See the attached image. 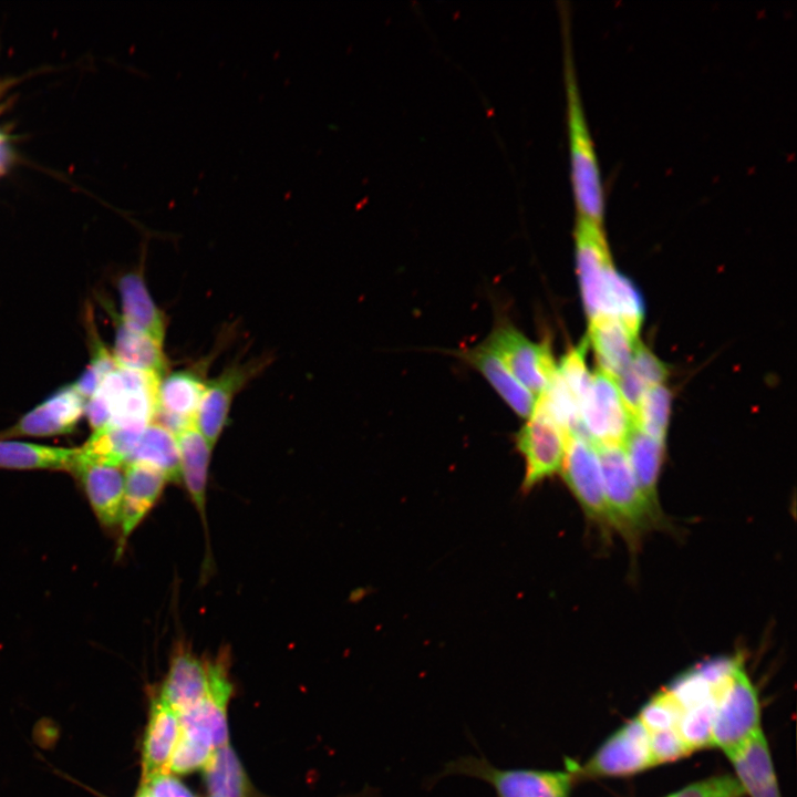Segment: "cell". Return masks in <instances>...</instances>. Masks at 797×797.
I'll list each match as a JSON object with an SVG mask.
<instances>
[{
	"mask_svg": "<svg viewBox=\"0 0 797 797\" xmlns=\"http://www.w3.org/2000/svg\"><path fill=\"white\" fill-rule=\"evenodd\" d=\"M208 690V667L186 649L173 656L159 697L178 714L199 703Z\"/></svg>",
	"mask_w": 797,
	"mask_h": 797,
	"instance_id": "23",
	"label": "cell"
},
{
	"mask_svg": "<svg viewBox=\"0 0 797 797\" xmlns=\"http://www.w3.org/2000/svg\"><path fill=\"white\" fill-rule=\"evenodd\" d=\"M600 315L618 319L638 338L644 318L642 296L629 279L613 268L612 263L604 273Z\"/></svg>",
	"mask_w": 797,
	"mask_h": 797,
	"instance_id": "28",
	"label": "cell"
},
{
	"mask_svg": "<svg viewBox=\"0 0 797 797\" xmlns=\"http://www.w3.org/2000/svg\"><path fill=\"white\" fill-rule=\"evenodd\" d=\"M628 370L645 390L660 385L667 376L666 365L642 343H636Z\"/></svg>",
	"mask_w": 797,
	"mask_h": 797,
	"instance_id": "38",
	"label": "cell"
},
{
	"mask_svg": "<svg viewBox=\"0 0 797 797\" xmlns=\"http://www.w3.org/2000/svg\"><path fill=\"white\" fill-rule=\"evenodd\" d=\"M87 319L91 360L82 375L72 384L85 401L94 394L105 376L117 366L112 353L105 348L95 330V325L91 322L92 315H90V312Z\"/></svg>",
	"mask_w": 797,
	"mask_h": 797,
	"instance_id": "32",
	"label": "cell"
},
{
	"mask_svg": "<svg viewBox=\"0 0 797 797\" xmlns=\"http://www.w3.org/2000/svg\"><path fill=\"white\" fill-rule=\"evenodd\" d=\"M442 774L484 780L496 797H568L573 778L569 772L498 768L474 756L448 763Z\"/></svg>",
	"mask_w": 797,
	"mask_h": 797,
	"instance_id": "3",
	"label": "cell"
},
{
	"mask_svg": "<svg viewBox=\"0 0 797 797\" xmlns=\"http://www.w3.org/2000/svg\"><path fill=\"white\" fill-rule=\"evenodd\" d=\"M206 384L204 370L197 366L165 373L157 386V413L154 421L175 436L195 426Z\"/></svg>",
	"mask_w": 797,
	"mask_h": 797,
	"instance_id": "11",
	"label": "cell"
},
{
	"mask_svg": "<svg viewBox=\"0 0 797 797\" xmlns=\"http://www.w3.org/2000/svg\"><path fill=\"white\" fill-rule=\"evenodd\" d=\"M683 710L672 695L665 690L650 700L638 718L649 733L676 728Z\"/></svg>",
	"mask_w": 797,
	"mask_h": 797,
	"instance_id": "37",
	"label": "cell"
},
{
	"mask_svg": "<svg viewBox=\"0 0 797 797\" xmlns=\"http://www.w3.org/2000/svg\"><path fill=\"white\" fill-rule=\"evenodd\" d=\"M176 439L180 456L182 479L200 516L208 544L206 496L213 447L196 426L186 428L176 436Z\"/></svg>",
	"mask_w": 797,
	"mask_h": 797,
	"instance_id": "25",
	"label": "cell"
},
{
	"mask_svg": "<svg viewBox=\"0 0 797 797\" xmlns=\"http://www.w3.org/2000/svg\"><path fill=\"white\" fill-rule=\"evenodd\" d=\"M577 273L589 320L600 315L604 273L612 263L602 225L577 216L575 228Z\"/></svg>",
	"mask_w": 797,
	"mask_h": 797,
	"instance_id": "12",
	"label": "cell"
},
{
	"mask_svg": "<svg viewBox=\"0 0 797 797\" xmlns=\"http://www.w3.org/2000/svg\"><path fill=\"white\" fill-rule=\"evenodd\" d=\"M565 82L570 178L577 216L602 225L604 192L593 141L580 99L571 55L568 28L565 24Z\"/></svg>",
	"mask_w": 797,
	"mask_h": 797,
	"instance_id": "1",
	"label": "cell"
},
{
	"mask_svg": "<svg viewBox=\"0 0 797 797\" xmlns=\"http://www.w3.org/2000/svg\"><path fill=\"white\" fill-rule=\"evenodd\" d=\"M745 791L737 778L724 775L692 784L669 797H742Z\"/></svg>",
	"mask_w": 797,
	"mask_h": 797,
	"instance_id": "39",
	"label": "cell"
},
{
	"mask_svg": "<svg viewBox=\"0 0 797 797\" xmlns=\"http://www.w3.org/2000/svg\"><path fill=\"white\" fill-rule=\"evenodd\" d=\"M208 743L180 731L167 773L187 774L204 768L214 752Z\"/></svg>",
	"mask_w": 797,
	"mask_h": 797,
	"instance_id": "36",
	"label": "cell"
},
{
	"mask_svg": "<svg viewBox=\"0 0 797 797\" xmlns=\"http://www.w3.org/2000/svg\"><path fill=\"white\" fill-rule=\"evenodd\" d=\"M653 765L672 762L691 753L676 728L650 733Z\"/></svg>",
	"mask_w": 797,
	"mask_h": 797,
	"instance_id": "40",
	"label": "cell"
},
{
	"mask_svg": "<svg viewBox=\"0 0 797 797\" xmlns=\"http://www.w3.org/2000/svg\"><path fill=\"white\" fill-rule=\"evenodd\" d=\"M130 462L156 468L168 482L176 483L182 479L176 436L155 421L145 427Z\"/></svg>",
	"mask_w": 797,
	"mask_h": 797,
	"instance_id": "29",
	"label": "cell"
},
{
	"mask_svg": "<svg viewBox=\"0 0 797 797\" xmlns=\"http://www.w3.org/2000/svg\"><path fill=\"white\" fill-rule=\"evenodd\" d=\"M745 794L780 797L769 749L762 729L728 755Z\"/></svg>",
	"mask_w": 797,
	"mask_h": 797,
	"instance_id": "24",
	"label": "cell"
},
{
	"mask_svg": "<svg viewBox=\"0 0 797 797\" xmlns=\"http://www.w3.org/2000/svg\"><path fill=\"white\" fill-rule=\"evenodd\" d=\"M653 766L650 733L636 717L613 734L583 768L589 775H628Z\"/></svg>",
	"mask_w": 797,
	"mask_h": 797,
	"instance_id": "14",
	"label": "cell"
},
{
	"mask_svg": "<svg viewBox=\"0 0 797 797\" xmlns=\"http://www.w3.org/2000/svg\"><path fill=\"white\" fill-rule=\"evenodd\" d=\"M121 318L131 327L163 344L167 320L152 298L141 271L123 275L117 281Z\"/></svg>",
	"mask_w": 797,
	"mask_h": 797,
	"instance_id": "22",
	"label": "cell"
},
{
	"mask_svg": "<svg viewBox=\"0 0 797 797\" xmlns=\"http://www.w3.org/2000/svg\"><path fill=\"white\" fill-rule=\"evenodd\" d=\"M77 447H58L0 439V468L14 470L72 469Z\"/></svg>",
	"mask_w": 797,
	"mask_h": 797,
	"instance_id": "26",
	"label": "cell"
},
{
	"mask_svg": "<svg viewBox=\"0 0 797 797\" xmlns=\"http://www.w3.org/2000/svg\"><path fill=\"white\" fill-rule=\"evenodd\" d=\"M759 729L758 697L739 662L717 695L712 745L728 756Z\"/></svg>",
	"mask_w": 797,
	"mask_h": 797,
	"instance_id": "5",
	"label": "cell"
},
{
	"mask_svg": "<svg viewBox=\"0 0 797 797\" xmlns=\"http://www.w3.org/2000/svg\"><path fill=\"white\" fill-rule=\"evenodd\" d=\"M85 402L72 384L68 385L24 414L11 427L0 432V439L52 437L71 433L84 414Z\"/></svg>",
	"mask_w": 797,
	"mask_h": 797,
	"instance_id": "15",
	"label": "cell"
},
{
	"mask_svg": "<svg viewBox=\"0 0 797 797\" xmlns=\"http://www.w3.org/2000/svg\"><path fill=\"white\" fill-rule=\"evenodd\" d=\"M124 470L125 485L118 526L121 532L117 557L123 553L130 536L156 505L168 483L163 473L143 463L130 462Z\"/></svg>",
	"mask_w": 797,
	"mask_h": 797,
	"instance_id": "17",
	"label": "cell"
},
{
	"mask_svg": "<svg viewBox=\"0 0 797 797\" xmlns=\"http://www.w3.org/2000/svg\"><path fill=\"white\" fill-rule=\"evenodd\" d=\"M587 340L592 344L600 371L614 381L630 366L638 343V338L609 315L590 319Z\"/></svg>",
	"mask_w": 797,
	"mask_h": 797,
	"instance_id": "19",
	"label": "cell"
},
{
	"mask_svg": "<svg viewBox=\"0 0 797 797\" xmlns=\"http://www.w3.org/2000/svg\"><path fill=\"white\" fill-rule=\"evenodd\" d=\"M583 437L593 445L622 446L635 425L613 379L597 371L591 375L587 395L580 405Z\"/></svg>",
	"mask_w": 797,
	"mask_h": 797,
	"instance_id": "8",
	"label": "cell"
},
{
	"mask_svg": "<svg viewBox=\"0 0 797 797\" xmlns=\"http://www.w3.org/2000/svg\"><path fill=\"white\" fill-rule=\"evenodd\" d=\"M206 785L214 796L248 797L249 784L232 748L227 744L215 748L204 766Z\"/></svg>",
	"mask_w": 797,
	"mask_h": 797,
	"instance_id": "30",
	"label": "cell"
},
{
	"mask_svg": "<svg viewBox=\"0 0 797 797\" xmlns=\"http://www.w3.org/2000/svg\"><path fill=\"white\" fill-rule=\"evenodd\" d=\"M115 322L112 356L117 366L162 377L168 368L163 344L126 323L120 313L111 311Z\"/></svg>",
	"mask_w": 797,
	"mask_h": 797,
	"instance_id": "21",
	"label": "cell"
},
{
	"mask_svg": "<svg viewBox=\"0 0 797 797\" xmlns=\"http://www.w3.org/2000/svg\"><path fill=\"white\" fill-rule=\"evenodd\" d=\"M569 435L536 402L532 414L515 435L516 449L525 462L521 488L529 491L561 470Z\"/></svg>",
	"mask_w": 797,
	"mask_h": 797,
	"instance_id": "6",
	"label": "cell"
},
{
	"mask_svg": "<svg viewBox=\"0 0 797 797\" xmlns=\"http://www.w3.org/2000/svg\"><path fill=\"white\" fill-rule=\"evenodd\" d=\"M207 693L195 706L178 714L179 725L182 732L218 748L228 744L226 707L231 694V683L224 656L207 663Z\"/></svg>",
	"mask_w": 797,
	"mask_h": 797,
	"instance_id": "10",
	"label": "cell"
},
{
	"mask_svg": "<svg viewBox=\"0 0 797 797\" xmlns=\"http://www.w3.org/2000/svg\"><path fill=\"white\" fill-rule=\"evenodd\" d=\"M124 468L125 466L104 462L81 459L76 455L70 470L80 482L97 521L105 529L120 526L125 485Z\"/></svg>",
	"mask_w": 797,
	"mask_h": 797,
	"instance_id": "13",
	"label": "cell"
},
{
	"mask_svg": "<svg viewBox=\"0 0 797 797\" xmlns=\"http://www.w3.org/2000/svg\"><path fill=\"white\" fill-rule=\"evenodd\" d=\"M510 373L538 397L557 372L548 342L536 343L508 322L498 323L485 340Z\"/></svg>",
	"mask_w": 797,
	"mask_h": 797,
	"instance_id": "7",
	"label": "cell"
},
{
	"mask_svg": "<svg viewBox=\"0 0 797 797\" xmlns=\"http://www.w3.org/2000/svg\"><path fill=\"white\" fill-rule=\"evenodd\" d=\"M159 376L116 366L92 396L108 414V426L146 427L157 413Z\"/></svg>",
	"mask_w": 797,
	"mask_h": 797,
	"instance_id": "4",
	"label": "cell"
},
{
	"mask_svg": "<svg viewBox=\"0 0 797 797\" xmlns=\"http://www.w3.org/2000/svg\"><path fill=\"white\" fill-rule=\"evenodd\" d=\"M671 392L662 384L648 389L641 400L635 425L664 443L671 411Z\"/></svg>",
	"mask_w": 797,
	"mask_h": 797,
	"instance_id": "31",
	"label": "cell"
},
{
	"mask_svg": "<svg viewBox=\"0 0 797 797\" xmlns=\"http://www.w3.org/2000/svg\"><path fill=\"white\" fill-rule=\"evenodd\" d=\"M716 701L717 696L683 711L676 729L691 752L712 745Z\"/></svg>",
	"mask_w": 797,
	"mask_h": 797,
	"instance_id": "33",
	"label": "cell"
},
{
	"mask_svg": "<svg viewBox=\"0 0 797 797\" xmlns=\"http://www.w3.org/2000/svg\"><path fill=\"white\" fill-rule=\"evenodd\" d=\"M722 689L715 687L701 669L696 667L677 677L666 691L685 711L716 697Z\"/></svg>",
	"mask_w": 797,
	"mask_h": 797,
	"instance_id": "35",
	"label": "cell"
},
{
	"mask_svg": "<svg viewBox=\"0 0 797 797\" xmlns=\"http://www.w3.org/2000/svg\"><path fill=\"white\" fill-rule=\"evenodd\" d=\"M179 733L178 713L161 697L155 698L143 742V783L167 773Z\"/></svg>",
	"mask_w": 797,
	"mask_h": 797,
	"instance_id": "20",
	"label": "cell"
},
{
	"mask_svg": "<svg viewBox=\"0 0 797 797\" xmlns=\"http://www.w3.org/2000/svg\"><path fill=\"white\" fill-rule=\"evenodd\" d=\"M593 446L600 460L613 528L629 539H634L656 522L659 509L654 508L641 491L622 446Z\"/></svg>",
	"mask_w": 797,
	"mask_h": 797,
	"instance_id": "2",
	"label": "cell"
},
{
	"mask_svg": "<svg viewBox=\"0 0 797 797\" xmlns=\"http://www.w3.org/2000/svg\"><path fill=\"white\" fill-rule=\"evenodd\" d=\"M561 472L567 487L587 517L602 527L613 528L600 460L589 439L578 434L569 435Z\"/></svg>",
	"mask_w": 797,
	"mask_h": 797,
	"instance_id": "9",
	"label": "cell"
},
{
	"mask_svg": "<svg viewBox=\"0 0 797 797\" xmlns=\"http://www.w3.org/2000/svg\"><path fill=\"white\" fill-rule=\"evenodd\" d=\"M588 344L587 338L583 339L577 346L570 349L557 365L558 375L578 402L579 407L591 383V374L584 360Z\"/></svg>",
	"mask_w": 797,
	"mask_h": 797,
	"instance_id": "34",
	"label": "cell"
},
{
	"mask_svg": "<svg viewBox=\"0 0 797 797\" xmlns=\"http://www.w3.org/2000/svg\"><path fill=\"white\" fill-rule=\"evenodd\" d=\"M259 363L232 364L207 381L195 426L214 448L228 423L234 398L258 371Z\"/></svg>",
	"mask_w": 797,
	"mask_h": 797,
	"instance_id": "16",
	"label": "cell"
},
{
	"mask_svg": "<svg viewBox=\"0 0 797 797\" xmlns=\"http://www.w3.org/2000/svg\"><path fill=\"white\" fill-rule=\"evenodd\" d=\"M210 797H218V796H214V795H211Z\"/></svg>",
	"mask_w": 797,
	"mask_h": 797,
	"instance_id": "43",
	"label": "cell"
},
{
	"mask_svg": "<svg viewBox=\"0 0 797 797\" xmlns=\"http://www.w3.org/2000/svg\"><path fill=\"white\" fill-rule=\"evenodd\" d=\"M136 797H151L145 785L142 786Z\"/></svg>",
	"mask_w": 797,
	"mask_h": 797,
	"instance_id": "42",
	"label": "cell"
},
{
	"mask_svg": "<svg viewBox=\"0 0 797 797\" xmlns=\"http://www.w3.org/2000/svg\"><path fill=\"white\" fill-rule=\"evenodd\" d=\"M151 797H195L192 791L178 779L162 773L143 783Z\"/></svg>",
	"mask_w": 797,
	"mask_h": 797,
	"instance_id": "41",
	"label": "cell"
},
{
	"mask_svg": "<svg viewBox=\"0 0 797 797\" xmlns=\"http://www.w3.org/2000/svg\"><path fill=\"white\" fill-rule=\"evenodd\" d=\"M622 448L641 491L646 500L659 509L656 486L664 443L654 439L634 425L627 435Z\"/></svg>",
	"mask_w": 797,
	"mask_h": 797,
	"instance_id": "27",
	"label": "cell"
},
{
	"mask_svg": "<svg viewBox=\"0 0 797 797\" xmlns=\"http://www.w3.org/2000/svg\"><path fill=\"white\" fill-rule=\"evenodd\" d=\"M460 356L487 380L519 417L527 420L532 414L536 396L518 382L486 341L462 351Z\"/></svg>",
	"mask_w": 797,
	"mask_h": 797,
	"instance_id": "18",
	"label": "cell"
}]
</instances>
